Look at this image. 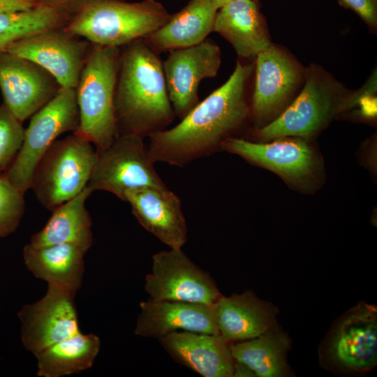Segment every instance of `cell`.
Masks as SVG:
<instances>
[{"instance_id": "27", "label": "cell", "mask_w": 377, "mask_h": 377, "mask_svg": "<svg viewBox=\"0 0 377 377\" xmlns=\"http://www.w3.org/2000/svg\"><path fill=\"white\" fill-rule=\"evenodd\" d=\"M71 16L42 3L26 10L0 13V52L34 34L65 27Z\"/></svg>"}, {"instance_id": "2", "label": "cell", "mask_w": 377, "mask_h": 377, "mask_svg": "<svg viewBox=\"0 0 377 377\" xmlns=\"http://www.w3.org/2000/svg\"><path fill=\"white\" fill-rule=\"evenodd\" d=\"M114 108L119 134L144 138L167 128L176 117L163 61L143 39L120 48Z\"/></svg>"}, {"instance_id": "30", "label": "cell", "mask_w": 377, "mask_h": 377, "mask_svg": "<svg viewBox=\"0 0 377 377\" xmlns=\"http://www.w3.org/2000/svg\"><path fill=\"white\" fill-rule=\"evenodd\" d=\"M357 14L374 33L377 29V0H337Z\"/></svg>"}, {"instance_id": "26", "label": "cell", "mask_w": 377, "mask_h": 377, "mask_svg": "<svg viewBox=\"0 0 377 377\" xmlns=\"http://www.w3.org/2000/svg\"><path fill=\"white\" fill-rule=\"evenodd\" d=\"M230 346L234 360L245 364L256 376L280 377L287 374L288 340L274 326L257 337Z\"/></svg>"}, {"instance_id": "24", "label": "cell", "mask_w": 377, "mask_h": 377, "mask_svg": "<svg viewBox=\"0 0 377 377\" xmlns=\"http://www.w3.org/2000/svg\"><path fill=\"white\" fill-rule=\"evenodd\" d=\"M91 193L87 186L52 211L45 226L31 236L29 244L36 248L73 244L88 251L93 243L92 221L85 202Z\"/></svg>"}, {"instance_id": "6", "label": "cell", "mask_w": 377, "mask_h": 377, "mask_svg": "<svg viewBox=\"0 0 377 377\" xmlns=\"http://www.w3.org/2000/svg\"><path fill=\"white\" fill-rule=\"evenodd\" d=\"M309 141L298 137H282L266 142L230 137L222 142L221 149L272 171L300 192L313 193L323 183L324 168L320 155Z\"/></svg>"}, {"instance_id": "29", "label": "cell", "mask_w": 377, "mask_h": 377, "mask_svg": "<svg viewBox=\"0 0 377 377\" xmlns=\"http://www.w3.org/2000/svg\"><path fill=\"white\" fill-rule=\"evenodd\" d=\"M24 192L0 176V237L15 232L24 211Z\"/></svg>"}, {"instance_id": "13", "label": "cell", "mask_w": 377, "mask_h": 377, "mask_svg": "<svg viewBox=\"0 0 377 377\" xmlns=\"http://www.w3.org/2000/svg\"><path fill=\"white\" fill-rule=\"evenodd\" d=\"M91 45L64 27L23 38L6 51L39 65L56 79L61 87L75 89Z\"/></svg>"}, {"instance_id": "22", "label": "cell", "mask_w": 377, "mask_h": 377, "mask_svg": "<svg viewBox=\"0 0 377 377\" xmlns=\"http://www.w3.org/2000/svg\"><path fill=\"white\" fill-rule=\"evenodd\" d=\"M84 248L73 244H59L36 248L27 244L23 258L27 269L48 286L76 293L84 272Z\"/></svg>"}, {"instance_id": "4", "label": "cell", "mask_w": 377, "mask_h": 377, "mask_svg": "<svg viewBox=\"0 0 377 377\" xmlns=\"http://www.w3.org/2000/svg\"><path fill=\"white\" fill-rule=\"evenodd\" d=\"M170 16L156 0H89L70 18L65 29L91 44L121 48L145 38Z\"/></svg>"}, {"instance_id": "23", "label": "cell", "mask_w": 377, "mask_h": 377, "mask_svg": "<svg viewBox=\"0 0 377 377\" xmlns=\"http://www.w3.org/2000/svg\"><path fill=\"white\" fill-rule=\"evenodd\" d=\"M217 10L213 0H190L143 40L158 53L197 45L214 31Z\"/></svg>"}, {"instance_id": "25", "label": "cell", "mask_w": 377, "mask_h": 377, "mask_svg": "<svg viewBox=\"0 0 377 377\" xmlns=\"http://www.w3.org/2000/svg\"><path fill=\"white\" fill-rule=\"evenodd\" d=\"M100 348L97 335L79 332L35 355L37 376L62 377L83 371L92 367Z\"/></svg>"}, {"instance_id": "31", "label": "cell", "mask_w": 377, "mask_h": 377, "mask_svg": "<svg viewBox=\"0 0 377 377\" xmlns=\"http://www.w3.org/2000/svg\"><path fill=\"white\" fill-rule=\"evenodd\" d=\"M89 0H38L39 3L49 5L62 10L71 17L77 13Z\"/></svg>"}, {"instance_id": "1", "label": "cell", "mask_w": 377, "mask_h": 377, "mask_svg": "<svg viewBox=\"0 0 377 377\" xmlns=\"http://www.w3.org/2000/svg\"><path fill=\"white\" fill-rule=\"evenodd\" d=\"M254 61H237L226 82L175 126L150 135L149 154L155 163L184 167L221 149L222 142L250 119L249 81Z\"/></svg>"}, {"instance_id": "18", "label": "cell", "mask_w": 377, "mask_h": 377, "mask_svg": "<svg viewBox=\"0 0 377 377\" xmlns=\"http://www.w3.org/2000/svg\"><path fill=\"white\" fill-rule=\"evenodd\" d=\"M330 353L341 367L355 371L373 368L377 362V311L362 304L342 320L332 339Z\"/></svg>"}, {"instance_id": "16", "label": "cell", "mask_w": 377, "mask_h": 377, "mask_svg": "<svg viewBox=\"0 0 377 377\" xmlns=\"http://www.w3.org/2000/svg\"><path fill=\"white\" fill-rule=\"evenodd\" d=\"M124 201L140 225L170 249H182L188 239L179 196L167 186H143L126 191Z\"/></svg>"}, {"instance_id": "20", "label": "cell", "mask_w": 377, "mask_h": 377, "mask_svg": "<svg viewBox=\"0 0 377 377\" xmlns=\"http://www.w3.org/2000/svg\"><path fill=\"white\" fill-rule=\"evenodd\" d=\"M214 31L242 59L255 58L272 43L265 20L253 0H233L221 7Z\"/></svg>"}, {"instance_id": "3", "label": "cell", "mask_w": 377, "mask_h": 377, "mask_svg": "<svg viewBox=\"0 0 377 377\" xmlns=\"http://www.w3.org/2000/svg\"><path fill=\"white\" fill-rule=\"evenodd\" d=\"M306 68L303 86L286 110L265 126L254 129L255 141L282 137L311 140L336 117L350 110L376 91V71L358 90H350L318 64Z\"/></svg>"}, {"instance_id": "7", "label": "cell", "mask_w": 377, "mask_h": 377, "mask_svg": "<svg viewBox=\"0 0 377 377\" xmlns=\"http://www.w3.org/2000/svg\"><path fill=\"white\" fill-rule=\"evenodd\" d=\"M96 150L74 133L56 140L38 163L31 188L39 202L53 211L87 187Z\"/></svg>"}, {"instance_id": "5", "label": "cell", "mask_w": 377, "mask_h": 377, "mask_svg": "<svg viewBox=\"0 0 377 377\" xmlns=\"http://www.w3.org/2000/svg\"><path fill=\"white\" fill-rule=\"evenodd\" d=\"M120 47L91 44L75 89L79 126L73 133L96 149L119 135L114 108Z\"/></svg>"}, {"instance_id": "8", "label": "cell", "mask_w": 377, "mask_h": 377, "mask_svg": "<svg viewBox=\"0 0 377 377\" xmlns=\"http://www.w3.org/2000/svg\"><path fill=\"white\" fill-rule=\"evenodd\" d=\"M75 89L60 87L57 94L31 116L22 145L3 175L22 192L31 188L34 170L49 147L62 133L79 126Z\"/></svg>"}, {"instance_id": "15", "label": "cell", "mask_w": 377, "mask_h": 377, "mask_svg": "<svg viewBox=\"0 0 377 377\" xmlns=\"http://www.w3.org/2000/svg\"><path fill=\"white\" fill-rule=\"evenodd\" d=\"M60 85L36 63L0 52V89L3 104L21 121L31 117L58 92Z\"/></svg>"}, {"instance_id": "21", "label": "cell", "mask_w": 377, "mask_h": 377, "mask_svg": "<svg viewBox=\"0 0 377 377\" xmlns=\"http://www.w3.org/2000/svg\"><path fill=\"white\" fill-rule=\"evenodd\" d=\"M214 309L219 334L230 343L263 334L273 327L276 315L251 291L222 296Z\"/></svg>"}, {"instance_id": "14", "label": "cell", "mask_w": 377, "mask_h": 377, "mask_svg": "<svg viewBox=\"0 0 377 377\" xmlns=\"http://www.w3.org/2000/svg\"><path fill=\"white\" fill-rule=\"evenodd\" d=\"M221 62L220 47L208 38L195 45L170 51L163 67L176 117L182 119L199 103L201 81L216 77Z\"/></svg>"}, {"instance_id": "11", "label": "cell", "mask_w": 377, "mask_h": 377, "mask_svg": "<svg viewBox=\"0 0 377 377\" xmlns=\"http://www.w3.org/2000/svg\"><path fill=\"white\" fill-rule=\"evenodd\" d=\"M145 290L155 301H179L214 306L223 296L209 274L182 251L170 249L152 257Z\"/></svg>"}, {"instance_id": "32", "label": "cell", "mask_w": 377, "mask_h": 377, "mask_svg": "<svg viewBox=\"0 0 377 377\" xmlns=\"http://www.w3.org/2000/svg\"><path fill=\"white\" fill-rule=\"evenodd\" d=\"M38 3V0H0V13L29 10Z\"/></svg>"}, {"instance_id": "19", "label": "cell", "mask_w": 377, "mask_h": 377, "mask_svg": "<svg viewBox=\"0 0 377 377\" xmlns=\"http://www.w3.org/2000/svg\"><path fill=\"white\" fill-rule=\"evenodd\" d=\"M159 340L173 358L204 377L233 375L230 343L219 334L174 332Z\"/></svg>"}, {"instance_id": "33", "label": "cell", "mask_w": 377, "mask_h": 377, "mask_svg": "<svg viewBox=\"0 0 377 377\" xmlns=\"http://www.w3.org/2000/svg\"><path fill=\"white\" fill-rule=\"evenodd\" d=\"M232 376H255V374L245 364L235 360Z\"/></svg>"}, {"instance_id": "34", "label": "cell", "mask_w": 377, "mask_h": 377, "mask_svg": "<svg viewBox=\"0 0 377 377\" xmlns=\"http://www.w3.org/2000/svg\"><path fill=\"white\" fill-rule=\"evenodd\" d=\"M233 1V0H213L214 4L217 10H219L221 7L224 6L225 4L228 3V2ZM256 3H258V0H253Z\"/></svg>"}, {"instance_id": "28", "label": "cell", "mask_w": 377, "mask_h": 377, "mask_svg": "<svg viewBox=\"0 0 377 377\" xmlns=\"http://www.w3.org/2000/svg\"><path fill=\"white\" fill-rule=\"evenodd\" d=\"M22 123L3 103L0 105V171L7 170L22 145Z\"/></svg>"}, {"instance_id": "10", "label": "cell", "mask_w": 377, "mask_h": 377, "mask_svg": "<svg viewBox=\"0 0 377 377\" xmlns=\"http://www.w3.org/2000/svg\"><path fill=\"white\" fill-rule=\"evenodd\" d=\"M96 150V163L87 186L92 193L108 191L124 201L128 190L166 186L155 170L144 138L121 133L109 147Z\"/></svg>"}, {"instance_id": "17", "label": "cell", "mask_w": 377, "mask_h": 377, "mask_svg": "<svg viewBox=\"0 0 377 377\" xmlns=\"http://www.w3.org/2000/svg\"><path fill=\"white\" fill-rule=\"evenodd\" d=\"M140 308L134 332L138 336L159 339L178 330L219 334L212 306L149 299Z\"/></svg>"}, {"instance_id": "12", "label": "cell", "mask_w": 377, "mask_h": 377, "mask_svg": "<svg viewBox=\"0 0 377 377\" xmlns=\"http://www.w3.org/2000/svg\"><path fill=\"white\" fill-rule=\"evenodd\" d=\"M76 293L47 286L45 295L18 312L21 340L34 355L80 331Z\"/></svg>"}, {"instance_id": "9", "label": "cell", "mask_w": 377, "mask_h": 377, "mask_svg": "<svg viewBox=\"0 0 377 377\" xmlns=\"http://www.w3.org/2000/svg\"><path fill=\"white\" fill-rule=\"evenodd\" d=\"M306 68L284 47L271 43L254 60L250 98L253 130L268 124L291 103L301 90Z\"/></svg>"}]
</instances>
